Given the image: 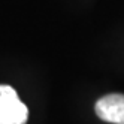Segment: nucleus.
<instances>
[{"label":"nucleus","mask_w":124,"mask_h":124,"mask_svg":"<svg viewBox=\"0 0 124 124\" xmlns=\"http://www.w3.org/2000/svg\"><path fill=\"white\" fill-rule=\"evenodd\" d=\"M96 114L111 124H124V94H108L97 100Z\"/></svg>","instance_id":"nucleus-2"},{"label":"nucleus","mask_w":124,"mask_h":124,"mask_svg":"<svg viewBox=\"0 0 124 124\" xmlns=\"http://www.w3.org/2000/svg\"><path fill=\"white\" fill-rule=\"evenodd\" d=\"M29 109L16 91L9 85H0V124H25Z\"/></svg>","instance_id":"nucleus-1"}]
</instances>
